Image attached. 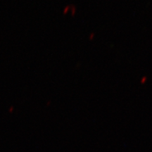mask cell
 Segmentation results:
<instances>
[{"mask_svg":"<svg viewBox=\"0 0 152 152\" xmlns=\"http://www.w3.org/2000/svg\"><path fill=\"white\" fill-rule=\"evenodd\" d=\"M147 80H148V77H146V75H145V76H143V77H142L141 78V79H140V84H142V85H143V84L146 83Z\"/></svg>","mask_w":152,"mask_h":152,"instance_id":"obj_1","label":"cell"},{"mask_svg":"<svg viewBox=\"0 0 152 152\" xmlns=\"http://www.w3.org/2000/svg\"><path fill=\"white\" fill-rule=\"evenodd\" d=\"M94 37H95V34H94V32L91 33V34H90V35H89V40H90V41L93 40Z\"/></svg>","mask_w":152,"mask_h":152,"instance_id":"obj_2","label":"cell"}]
</instances>
